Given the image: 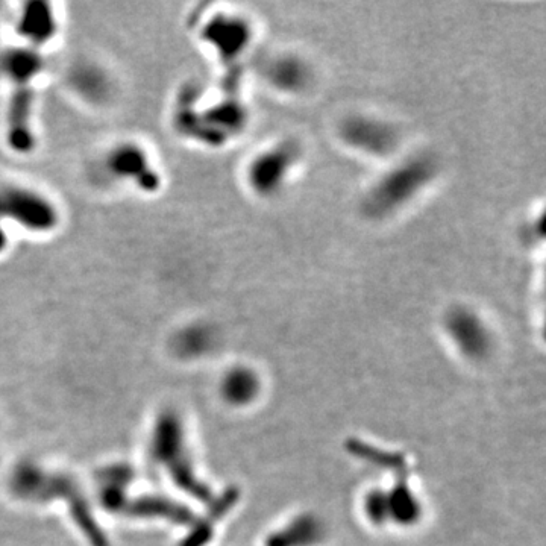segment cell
Instances as JSON below:
<instances>
[{
  "mask_svg": "<svg viewBox=\"0 0 546 546\" xmlns=\"http://www.w3.org/2000/svg\"><path fill=\"white\" fill-rule=\"evenodd\" d=\"M11 486L17 495L26 499L43 501V499H51L52 496L66 499L76 524L84 531L91 546H108L107 537L95 524L90 507L72 478L58 472H46L38 466L26 463L14 471Z\"/></svg>",
  "mask_w": 546,
  "mask_h": 546,
  "instance_id": "obj_1",
  "label": "cell"
},
{
  "mask_svg": "<svg viewBox=\"0 0 546 546\" xmlns=\"http://www.w3.org/2000/svg\"><path fill=\"white\" fill-rule=\"evenodd\" d=\"M181 340L182 352H190V354H199L208 346V336L204 330H192L184 334Z\"/></svg>",
  "mask_w": 546,
  "mask_h": 546,
  "instance_id": "obj_9",
  "label": "cell"
},
{
  "mask_svg": "<svg viewBox=\"0 0 546 546\" xmlns=\"http://www.w3.org/2000/svg\"><path fill=\"white\" fill-rule=\"evenodd\" d=\"M446 328L465 354L480 357L489 349L490 339L483 322L466 308H455L446 319Z\"/></svg>",
  "mask_w": 546,
  "mask_h": 546,
  "instance_id": "obj_6",
  "label": "cell"
},
{
  "mask_svg": "<svg viewBox=\"0 0 546 546\" xmlns=\"http://www.w3.org/2000/svg\"><path fill=\"white\" fill-rule=\"evenodd\" d=\"M152 452L157 463H161L169 475H172L179 489L198 496V499L202 501L210 498V490L199 483L193 474L192 462L187 454L184 433H182L178 416L170 412L160 416L155 425Z\"/></svg>",
  "mask_w": 546,
  "mask_h": 546,
  "instance_id": "obj_2",
  "label": "cell"
},
{
  "mask_svg": "<svg viewBox=\"0 0 546 546\" xmlns=\"http://www.w3.org/2000/svg\"><path fill=\"white\" fill-rule=\"evenodd\" d=\"M266 78L269 84L278 90L287 93H299L305 90L311 79V72L307 64L296 57L281 55V57L270 58L266 64Z\"/></svg>",
  "mask_w": 546,
  "mask_h": 546,
  "instance_id": "obj_7",
  "label": "cell"
},
{
  "mask_svg": "<svg viewBox=\"0 0 546 546\" xmlns=\"http://www.w3.org/2000/svg\"><path fill=\"white\" fill-rule=\"evenodd\" d=\"M434 167L425 158H415L387 173L366 199L372 216H387L412 201L433 175Z\"/></svg>",
  "mask_w": 546,
  "mask_h": 546,
  "instance_id": "obj_3",
  "label": "cell"
},
{
  "mask_svg": "<svg viewBox=\"0 0 546 546\" xmlns=\"http://www.w3.org/2000/svg\"><path fill=\"white\" fill-rule=\"evenodd\" d=\"M223 392L231 402L243 404V402L249 401L257 392V380H255L251 372L239 369V371H234L233 374L228 375L225 384H223Z\"/></svg>",
  "mask_w": 546,
  "mask_h": 546,
  "instance_id": "obj_8",
  "label": "cell"
},
{
  "mask_svg": "<svg viewBox=\"0 0 546 546\" xmlns=\"http://www.w3.org/2000/svg\"><path fill=\"white\" fill-rule=\"evenodd\" d=\"M342 137L355 149L371 155H386L395 149V129L371 117H351L342 125Z\"/></svg>",
  "mask_w": 546,
  "mask_h": 546,
  "instance_id": "obj_5",
  "label": "cell"
},
{
  "mask_svg": "<svg viewBox=\"0 0 546 546\" xmlns=\"http://www.w3.org/2000/svg\"><path fill=\"white\" fill-rule=\"evenodd\" d=\"M298 160L295 146L278 145L254 158L248 167V184L257 195L272 196L286 186Z\"/></svg>",
  "mask_w": 546,
  "mask_h": 546,
  "instance_id": "obj_4",
  "label": "cell"
}]
</instances>
